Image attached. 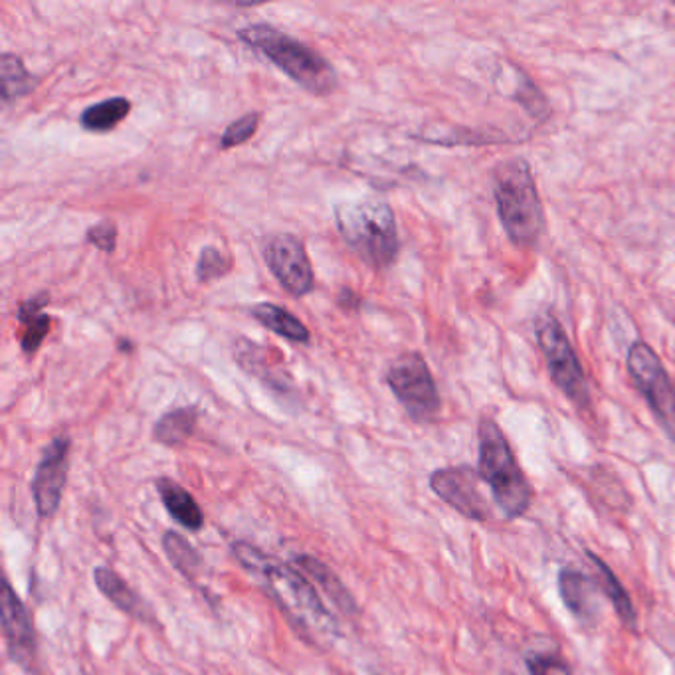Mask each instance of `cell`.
I'll return each instance as SVG.
<instances>
[{"mask_svg":"<svg viewBox=\"0 0 675 675\" xmlns=\"http://www.w3.org/2000/svg\"><path fill=\"white\" fill-rule=\"evenodd\" d=\"M162 549H165V554L169 556L171 565L182 576H187L189 581L196 578L202 569V554L181 533L167 531L162 535Z\"/></svg>","mask_w":675,"mask_h":675,"instance_id":"23","label":"cell"},{"mask_svg":"<svg viewBox=\"0 0 675 675\" xmlns=\"http://www.w3.org/2000/svg\"><path fill=\"white\" fill-rule=\"evenodd\" d=\"M480 472L470 465L442 468L430 475V490L465 519L484 524L492 509L480 492Z\"/></svg>","mask_w":675,"mask_h":675,"instance_id":"10","label":"cell"},{"mask_svg":"<svg viewBox=\"0 0 675 675\" xmlns=\"http://www.w3.org/2000/svg\"><path fill=\"white\" fill-rule=\"evenodd\" d=\"M132 101L127 98H111L93 103L81 113L80 123L86 132L110 133L130 115Z\"/></svg>","mask_w":675,"mask_h":675,"instance_id":"21","label":"cell"},{"mask_svg":"<svg viewBox=\"0 0 675 675\" xmlns=\"http://www.w3.org/2000/svg\"><path fill=\"white\" fill-rule=\"evenodd\" d=\"M238 38L313 95H329L337 88V74L322 54L272 24H248L238 31Z\"/></svg>","mask_w":675,"mask_h":675,"instance_id":"4","label":"cell"},{"mask_svg":"<svg viewBox=\"0 0 675 675\" xmlns=\"http://www.w3.org/2000/svg\"><path fill=\"white\" fill-rule=\"evenodd\" d=\"M230 270V262L224 254L214 248L206 246L202 248L201 258L196 263V280L201 283H211L214 280H221L222 275H226Z\"/></svg>","mask_w":675,"mask_h":675,"instance_id":"25","label":"cell"},{"mask_svg":"<svg viewBox=\"0 0 675 675\" xmlns=\"http://www.w3.org/2000/svg\"><path fill=\"white\" fill-rule=\"evenodd\" d=\"M598 585L590 576L575 566H565L559 573V593L566 610L575 616L576 620L593 625L598 615V600H596Z\"/></svg>","mask_w":675,"mask_h":675,"instance_id":"14","label":"cell"},{"mask_svg":"<svg viewBox=\"0 0 675 675\" xmlns=\"http://www.w3.org/2000/svg\"><path fill=\"white\" fill-rule=\"evenodd\" d=\"M22 325L26 327V329H24V335L21 337L22 353L32 357V355L41 349L42 341H44V339L48 337V333H50V315L41 313V315H36V317L26 319Z\"/></svg>","mask_w":675,"mask_h":675,"instance_id":"26","label":"cell"},{"mask_svg":"<svg viewBox=\"0 0 675 675\" xmlns=\"http://www.w3.org/2000/svg\"><path fill=\"white\" fill-rule=\"evenodd\" d=\"M70 446L68 436L54 438L44 448L41 464L32 477V495H34L36 511L42 519L54 517L60 509L61 495L68 482V470H70Z\"/></svg>","mask_w":675,"mask_h":675,"instance_id":"11","label":"cell"},{"mask_svg":"<svg viewBox=\"0 0 675 675\" xmlns=\"http://www.w3.org/2000/svg\"><path fill=\"white\" fill-rule=\"evenodd\" d=\"M386 384L414 423H432L440 414V393L423 355H401L386 373Z\"/></svg>","mask_w":675,"mask_h":675,"instance_id":"8","label":"cell"},{"mask_svg":"<svg viewBox=\"0 0 675 675\" xmlns=\"http://www.w3.org/2000/svg\"><path fill=\"white\" fill-rule=\"evenodd\" d=\"M295 569H300L303 575L312 581L313 585L322 590L323 595L331 600L333 606L344 612L345 616L359 615V606L355 603L353 595L344 585V581L333 573V569L325 565L319 559L312 554H300L295 556Z\"/></svg>","mask_w":675,"mask_h":675,"instance_id":"16","label":"cell"},{"mask_svg":"<svg viewBox=\"0 0 675 675\" xmlns=\"http://www.w3.org/2000/svg\"><path fill=\"white\" fill-rule=\"evenodd\" d=\"M0 616H2V634L12 662L31 670L36 662V634L31 615L21 598L14 593L9 578L2 581L0 595Z\"/></svg>","mask_w":675,"mask_h":675,"instance_id":"12","label":"cell"},{"mask_svg":"<svg viewBox=\"0 0 675 675\" xmlns=\"http://www.w3.org/2000/svg\"><path fill=\"white\" fill-rule=\"evenodd\" d=\"M93 583L100 588L101 595L125 615L145 625H157V616L153 612L151 606L147 605L115 571H111L108 566L93 569Z\"/></svg>","mask_w":675,"mask_h":675,"instance_id":"15","label":"cell"},{"mask_svg":"<svg viewBox=\"0 0 675 675\" xmlns=\"http://www.w3.org/2000/svg\"><path fill=\"white\" fill-rule=\"evenodd\" d=\"M0 78H2V101L11 103L29 95L36 88V78H32L16 54H2L0 58Z\"/></svg>","mask_w":675,"mask_h":675,"instance_id":"22","label":"cell"},{"mask_svg":"<svg viewBox=\"0 0 675 675\" xmlns=\"http://www.w3.org/2000/svg\"><path fill=\"white\" fill-rule=\"evenodd\" d=\"M531 675H573L565 657L556 654H533L525 660Z\"/></svg>","mask_w":675,"mask_h":675,"instance_id":"27","label":"cell"},{"mask_svg":"<svg viewBox=\"0 0 675 675\" xmlns=\"http://www.w3.org/2000/svg\"><path fill=\"white\" fill-rule=\"evenodd\" d=\"M155 485H157V492L161 495L165 509L169 511L172 519L189 531H201L204 527V514H202L201 505L196 504V499L192 497L191 492L184 490L179 482H175L171 477H159Z\"/></svg>","mask_w":675,"mask_h":675,"instance_id":"17","label":"cell"},{"mask_svg":"<svg viewBox=\"0 0 675 675\" xmlns=\"http://www.w3.org/2000/svg\"><path fill=\"white\" fill-rule=\"evenodd\" d=\"M494 196L509 240L519 248H531L539 243L544 230V212L529 162L509 159L497 165Z\"/></svg>","mask_w":675,"mask_h":675,"instance_id":"3","label":"cell"},{"mask_svg":"<svg viewBox=\"0 0 675 675\" xmlns=\"http://www.w3.org/2000/svg\"><path fill=\"white\" fill-rule=\"evenodd\" d=\"M337 302L344 307L345 312H357V310L361 307V300H359V297L355 295L353 290H349V288H344V290H341L339 297H337Z\"/></svg>","mask_w":675,"mask_h":675,"instance_id":"29","label":"cell"},{"mask_svg":"<svg viewBox=\"0 0 675 675\" xmlns=\"http://www.w3.org/2000/svg\"><path fill=\"white\" fill-rule=\"evenodd\" d=\"M234 359L244 373L250 374L254 379H258L260 383L266 384L270 391H273L280 396H293L295 386L288 373H283L280 364L272 363V359L266 353V349L258 344H252L250 339L240 337L234 344Z\"/></svg>","mask_w":675,"mask_h":675,"instance_id":"13","label":"cell"},{"mask_svg":"<svg viewBox=\"0 0 675 675\" xmlns=\"http://www.w3.org/2000/svg\"><path fill=\"white\" fill-rule=\"evenodd\" d=\"M258 125H260V113L258 111H250L240 120L230 123L221 137V149L226 151V149H233V147L250 142L258 132Z\"/></svg>","mask_w":675,"mask_h":675,"instance_id":"24","label":"cell"},{"mask_svg":"<svg viewBox=\"0 0 675 675\" xmlns=\"http://www.w3.org/2000/svg\"><path fill=\"white\" fill-rule=\"evenodd\" d=\"M588 561L593 563L596 569V585L605 593L606 598L615 606V612L620 622L626 628H632L634 630L638 626V615H635L634 605H632V598L626 593L625 586L620 583V578L615 575V571L610 566L606 565L605 561L598 556V554L586 553Z\"/></svg>","mask_w":675,"mask_h":675,"instance_id":"18","label":"cell"},{"mask_svg":"<svg viewBox=\"0 0 675 675\" xmlns=\"http://www.w3.org/2000/svg\"><path fill=\"white\" fill-rule=\"evenodd\" d=\"M86 240L101 252H115V248H117V224L113 221H101L100 224H93L86 234Z\"/></svg>","mask_w":675,"mask_h":675,"instance_id":"28","label":"cell"},{"mask_svg":"<svg viewBox=\"0 0 675 675\" xmlns=\"http://www.w3.org/2000/svg\"><path fill=\"white\" fill-rule=\"evenodd\" d=\"M199 424V408L196 406H181L175 408L167 414H162L161 418L153 428V440L167 446V448H177L184 442H189L194 428Z\"/></svg>","mask_w":675,"mask_h":675,"instance_id":"20","label":"cell"},{"mask_svg":"<svg viewBox=\"0 0 675 675\" xmlns=\"http://www.w3.org/2000/svg\"><path fill=\"white\" fill-rule=\"evenodd\" d=\"M626 367L638 393L644 396L645 403L652 408L655 420L675 443V384L660 357L645 341H635L628 349Z\"/></svg>","mask_w":675,"mask_h":675,"instance_id":"7","label":"cell"},{"mask_svg":"<svg viewBox=\"0 0 675 675\" xmlns=\"http://www.w3.org/2000/svg\"><path fill=\"white\" fill-rule=\"evenodd\" d=\"M335 226L345 244L367 266L374 270L393 266L401 250V240L389 202L381 199L339 202L335 206Z\"/></svg>","mask_w":675,"mask_h":675,"instance_id":"2","label":"cell"},{"mask_svg":"<svg viewBox=\"0 0 675 675\" xmlns=\"http://www.w3.org/2000/svg\"><path fill=\"white\" fill-rule=\"evenodd\" d=\"M233 554L250 575L262 581L266 590L293 622L303 626L305 630L319 632H329L335 628V620L317 595V588L300 569L283 565L270 559L258 547L243 541L233 544Z\"/></svg>","mask_w":675,"mask_h":675,"instance_id":"1","label":"cell"},{"mask_svg":"<svg viewBox=\"0 0 675 675\" xmlns=\"http://www.w3.org/2000/svg\"><path fill=\"white\" fill-rule=\"evenodd\" d=\"M535 333L549 374L559 391L565 394L576 408H590V389L586 383L585 371L559 319L553 313H541L535 322Z\"/></svg>","mask_w":675,"mask_h":675,"instance_id":"6","label":"cell"},{"mask_svg":"<svg viewBox=\"0 0 675 675\" xmlns=\"http://www.w3.org/2000/svg\"><path fill=\"white\" fill-rule=\"evenodd\" d=\"M254 319L263 325L266 329L283 337L290 344L307 345L312 339V333L303 325L293 313L283 310L273 303H258L254 305Z\"/></svg>","mask_w":675,"mask_h":675,"instance_id":"19","label":"cell"},{"mask_svg":"<svg viewBox=\"0 0 675 675\" xmlns=\"http://www.w3.org/2000/svg\"><path fill=\"white\" fill-rule=\"evenodd\" d=\"M477 452V472L490 485L495 504L507 519L524 517L533 502V490L519 468L504 430L492 418L480 420Z\"/></svg>","mask_w":675,"mask_h":675,"instance_id":"5","label":"cell"},{"mask_svg":"<svg viewBox=\"0 0 675 675\" xmlns=\"http://www.w3.org/2000/svg\"><path fill=\"white\" fill-rule=\"evenodd\" d=\"M263 260L273 278L293 297H305L315 290L310 256L300 238L293 234H278L263 248Z\"/></svg>","mask_w":675,"mask_h":675,"instance_id":"9","label":"cell"}]
</instances>
